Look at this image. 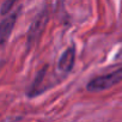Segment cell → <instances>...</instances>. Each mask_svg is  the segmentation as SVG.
Returning a JSON list of instances; mask_svg holds the SVG:
<instances>
[{
    "instance_id": "6da1fadb",
    "label": "cell",
    "mask_w": 122,
    "mask_h": 122,
    "mask_svg": "<svg viewBox=\"0 0 122 122\" xmlns=\"http://www.w3.org/2000/svg\"><path fill=\"white\" fill-rule=\"evenodd\" d=\"M48 20H49V9L46 6L37 13V16L35 17V19L32 20V23L29 28V31L26 35L28 36L26 46L29 47V49L38 42L42 32L44 31V29L47 26Z\"/></svg>"
},
{
    "instance_id": "7a4b0ae2",
    "label": "cell",
    "mask_w": 122,
    "mask_h": 122,
    "mask_svg": "<svg viewBox=\"0 0 122 122\" xmlns=\"http://www.w3.org/2000/svg\"><path fill=\"white\" fill-rule=\"evenodd\" d=\"M120 81H122V67L117 68L116 71H114L111 73L93 78L92 80L89 81L86 89L89 92H93V93L101 92V91H104V90H108V89L115 86Z\"/></svg>"
},
{
    "instance_id": "3957f363",
    "label": "cell",
    "mask_w": 122,
    "mask_h": 122,
    "mask_svg": "<svg viewBox=\"0 0 122 122\" xmlns=\"http://www.w3.org/2000/svg\"><path fill=\"white\" fill-rule=\"evenodd\" d=\"M19 12H20V7L17 9L15 12H12L11 15H9L6 18H4L0 22V47H3L10 38V36L13 31L15 24L17 22V18L19 16Z\"/></svg>"
},
{
    "instance_id": "277c9868",
    "label": "cell",
    "mask_w": 122,
    "mask_h": 122,
    "mask_svg": "<svg viewBox=\"0 0 122 122\" xmlns=\"http://www.w3.org/2000/svg\"><path fill=\"white\" fill-rule=\"evenodd\" d=\"M47 72H48V66H44L42 70H40L37 72L35 80L32 81L31 86L26 91V96L35 97V96L41 95L43 91L47 90V86L44 85V81H46V78H47Z\"/></svg>"
},
{
    "instance_id": "5b68a950",
    "label": "cell",
    "mask_w": 122,
    "mask_h": 122,
    "mask_svg": "<svg viewBox=\"0 0 122 122\" xmlns=\"http://www.w3.org/2000/svg\"><path fill=\"white\" fill-rule=\"evenodd\" d=\"M74 60H76V48L70 47L64 51V54L61 55L59 60V65H57L59 70L62 71L64 73H68L74 66Z\"/></svg>"
},
{
    "instance_id": "8992f818",
    "label": "cell",
    "mask_w": 122,
    "mask_h": 122,
    "mask_svg": "<svg viewBox=\"0 0 122 122\" xmlns=\"http://www.w3.org/2000/svg\"><path fill=\"white\" fill-rule=\"evenodd\" d=\"M17 1H18V0H5V1L3 3V5H1V10H0V13H1L3 16L7 15V13L13 9V6L16 5Z\"/></svg>"
}]
</instances>
